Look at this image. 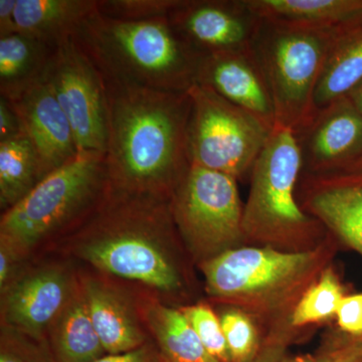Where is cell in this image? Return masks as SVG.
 I'll return each instance as SVG.
<instances>
[{"mask_svg": "<svg viewBox=\"0 0 362 362\" xmlns=\"http://www.w3.org/2000/svg\"><path fill=\"white\" fill-rule=\"evenodd\" d=\"M51 252L127 283L164 303L187 305L188 256L171 199L112 189L95 214Z\"/></svg>", "mask_w": 362, "mask_h": 362, "instance_id": "6da1fadb", "label": "cell"}, {"mask_svg": "<svg viewBox=\"0 0 362 362\" xmlns=\"http://www.w3.org/2000/svg\"><path fill=\"white\" fill-rule=\"evenodd\" d=\"M281 362H317L316 356L311 354H304V356H297L292 357L285 356Z\"/></svg>", "mask_w": 362, "mask_h": 362, "instance_id": "f35d334b", "label": "cell"}, {"mask_svg": "<svg viewBox=\"0 0 362 362\" xmlns=\"http://www.w3.org/2000/svg\"><path fill=\"white\" fill-rule=\"evenodd\" d=\"M74 40L105 80L169 92H187L197 83L201 58L168 18L124 21L97 11Z\"/></svg>", "mask_w": 362, "mask_h": 362, "instance_id": "3957f363", "label": "cell"}, {"mask_svg": "<svg viewBox=\"0 0 362 362\" xmlns=\"http://www.w3.org/2000/svg\"><path fill=\"white\" fill-rule=\"evenodd\" d=\"M94 362H162L160 354L152 340L139 349L124 354H106Z\"/></svg>", "mask_w": 362, "mask_h": 362, "instance_id": "836d02e7", "label": "cell"}, {"mask_svg": "<svg viewBox=\"0 0 362 362\" xmlns=\"http://www.w3.org/2000/svg\"><path fill=\"white\" fill-rule=\"evenodd\" d=\"M195 84L213 90L271 129L275 127L270 90L252 49L202 58Z\"/></svg>", "mask_w": 362, "mask_h": 362, "instance_id": "9a60e30c", "label": "cell"}, {"mask_svg": "<svg viewBox=\"0 0 362 362\" xmlns=\"http://www.w3.org/2000/svg\"><path fill=\"white\" fill-rule=\"evenodd\" d=\"M356 175H361V177H362V171H361V173H356Z\"/></svg>", "mask_w": 362, "mask_h": 362, "instance_id": "60d3db41", "label": "cell"}, {"mask_svg": "<svg viewBox=\"0 0 362 362\" xmlns=\"http://www.w3.org/2000/svg\"><path fill=\"white\" fill-rule=\"evenodd\" d=\"M110 190L106 154L80 152L1 214L0 242L28 259L51 252L89 220Z\"/></svg>", "mask_w": 362, "mask_h": 362, "instance_id": "277c9868", "label": "cell"}, {"mask_svg": "<svg viewBox=\"0 0 362 362\" xmlns=\"http://www.w3.org/2000/svg\"><path fill=\"white\" fill-rule=\"evenodd\" d=\"M47 342L56 362H94L106 356L90 320L81 286L52 324Z\"/></svg>", "mask_w": 362, "mask_h": 362, "instance_id": "44dd1931", "label": "cell"}, {"mask_svg": "<svg viewBox=\"0 0 362 362\" xmlns=\"http://www.w3.org/2000/svg\"><path fill=\"white\" fill-rule=\"evenodd\" d=\"M188 94L192 98L187 127L190 164L238 181L251 177L273 129L204 86H192Z\"/></svg>", "mask_w": 362, "mask_h": 362, "instance_id": "9c48e42d", "label": "cell"}, {"mask_svg": "<svg viewBox=\"0 0 362 362\" xmlns=\"http://www.w3.org/2000/svg\"><path fill=\"white\" fill-rule=\"evenodd\" d=\"M244 209L235 177L190 166L171 199V209L194 263L199 266L246 240Z\"/></svg>", "mask_w": 362, "mask_h": 362, "instance_id": "ba28073f", "label": "cell"}, {"mask_svg": "<svg viewBox=\"0 0 362 362\" xmlns=\"http://www.w3.org/2000/svg\"><path fill=\"white\" fill-rule=\"evenodd\" d=\"M54 49L21 33L0 37V97L16 101L40 81Z\"/></svg>", "mask_w": 362, "mask_h": 362, "instance_id": "7402d4cb", "label": "cell"}, {"mask_svg": "<svg viewBox=\"0 0 362 362\" xmlns=\"http://www.w3.org/2000/svg\"><path fill=\"white\" fill-rule=\"evenodd\" d=\"M338 35L261 18L251 49L270 90L276 125L295 132L315 114L317 84Z\"/></svg>", "mask_w": 362, "mask_h": 362, "instance_id": "52a82bcc", "label": "cell"}, {"mask_svg": "<svg viewBox=\"0 0 362 362\" xmlns=\"http://www.w3.org/2000/svg\"><path fill=\"white\" fill-rule=\"evenodd\" d=\"M104 80L106 161L112 189L173 199L190 164L187 127L192 98Z\"/></svg>", "mask_w": 362, "mask_h": 362, "instance_id": "7a4b0ae2", "label": "cell"}, {"mask_svg": "<svg viewBox=\"0 0 362 362\" xmlns=\"http://www.w3.org/2000/svg\"><path fill=\"white\" fill-rule=\"evenodd\" d=\"M168 21L202 59L251 49L261 18L247 0H178Z\"/></svg>", "mask_w": 362, "mask_h": 362, "instance_id": "7c38bea8", "label": "cell"}, {"mask_svg": "<svg viewBox=\"0 0 362 362\" xmlns=\"http://www.w3.org/2000/svg\"><path fill=\"white\" fill-rule=\"evenodd\" d=\"M44 180L39 159L25 135L0 142V211H8Z\"/></svg>", "mask_w": 362, "mask_h": 362, "instance_id": "cb8c5ba5", "label": "cell"}, {"mask_svg": "<svg viewBox=\"0 0 362 362\" xmlns=\"http://www.w3.org/2000/svg\"><path fill=\"white\" fill-rule=\"evenodd\" d=\"M80 286V265L58 252L30 262L0 293V325L47 340V331Z\"/></svg>", "mask_w": 362, "mask_h": 362, "instance_id": "30bf717a", "label": "cell"}, {"mask_svg": "<svg viewBox=\"0 0 362 362\" xmlns=\"http://www.w3.org/2000/svg\"><path fill=\"white\" fill-rule=\"evenodd\" d=\"M25 134L23 121L13 102L0 97V142L16 139Z\"/></svg>", "mask_w": 362, "mask_h": 362, "instance_id": "1f68e13d", "label": "cell"}, {"mask_svg": "<svg viewBox=\"0 0 362 362\" xmlns=\"http://www.w3.org/2000/svg\"><path fill=\"white\" fill-rule=\"evenodd\" d=\"M338 326L350 337H362V294L344 296L337 312Z\"/></svg>", "mask_w": 362, "mask_h": 362, "instance_id": "f546056e", "label": "cell"}, {"mask_svg": "<svg viewBox=\"0 0 362 362\" xmlns=\"http://www.w3.org/2000/svg\"><path fill=\"white\" fill-rule=\"evenodd\" d=\"M178 0H97L98 13L124 21H144L168 18Z\"/></svg>", "mask_w": 362, "mask_h": 362, "instance_id": "83f0119b", "label": "cell"}, {"mask_svg": "<svg viewBox=\"0 0 362 362\" xmlns=\"http://www.w3.org/2000/svg\"><path fill=\"white\" fill-rule=\"evenodd\" d=\"M343 298L344 293L337 274L331 268L324 269L295 304L290 325L303 327L332 318Z\"/></svg>", "mask_w": 362, "mask_h": 362, "instance_id": "d4e9b609", "label": "cell"}, {"mask_svg": "<svg viewBox=\"0 0 362 362\" xmlns=\"http://www.w3.org/2000/svg\"><path fill=\"white\" fill-rule=\"evenodd\" d=\"M322 250L235 247L199 266L207 296L242 310L269 312L299 300L322 267Z\"/></svg>", "mask_w": 362, "mask_h": 362, "instance_id": "5b68a950", "label": "cell"}, {"mask_svg": "<svg viewBox=\"0 0 362 362\" xmlns=\"http://www.w3.org/2000/svg\"><path fill=\"white\" fill-rule=\"evenodd\" d=\"M291 335L287 330L274 331L259 349L258 356L252 362H281L286 356V349L289 345Z\"/></svg>", "mask_w": 362, "mask_h": 362, "instance_id": "d6a6232c", "label": "cell"}, {"mask_svg": "<svg viewBox=\"0 0 362 362\" xmlns=\"http://www.w3.org/2000/svg\"><path fill=\"white\" fill-rule=\"evenodd\" d=\"M42 80L70 121L78 152H106L107 107L103 77L75 40L52 52Z\"/></svg>", "mask_w": 362, "mask_h": 362, "instance_id": "8fae6325", "label": "cell"}, {"mask_svg": "<svg viewBox=\"0 0 362 362\" xmlns=\"http://www.w3.org/2000/svg\"><path fill=\"white\" fill-rule=\"evenodd\" d=\"M232 362H252L258 356V330L247 312L230 306L218 314Z\"/></svg>", "mask_w": 362, "mask_h": 362, "instance_id": "484cf974", "label": "cell"}, {"mask_svg": "<svg viewBox=\"0 0 362 362\" xmlns=\"http://www.w3.org/2000/svg\"><path fill=\"white\" fill-rule=\"evenodd\" d=\"M140 306L162 362H221L209 354L178 307L143 292Z\"/></svg>", "mask_w": 362, "mask_h": 362, "instance_id": "d6986e66", "label": "cell"}, {"mask_svg": "<svg viewBox=\"0 0 362 362\" xmlns=\"http://www.w3.org/2000/svg\"><path fill=\"white\" fill-rule=\"evenodd\" d=\"M301 206L362 256V177L356 173L303 175Z\"/></svg>", "mask_w": 362, "mask_h": 362, "instance_id": "e0dca14e", "label": "cell"}, {"mask_svg": "<svg viewBox=\"0 0 362 362\" xmlns=\"http://www.w3.org/2000/svg\"><path fill=\"white\" fill-rule=\"evenodd\" d=\"M346 96L349 98L350 101L356 106L357 110L361 112L362 115V80L354 89L350 90Z\"/></svg>", "mask_w": 362, "mask_h": 362, "instance_id": "74e56055", "label": "cell"}, {"mask_svg": "<svg viewBox=\"0 0 362 362\" xmlns=\"http://www.w3.org/2000/svg\"><path fill=\"white\" fill-rule=\"evenodd\" d=\"M334 341L362 361V337H350L345 335V337L337 338Z\"/></svg>", "mask_w": 362, "mask_h": 362, "instance_id": "8d00e7d4", "label": "cell"}, {"mask_svg": "<svg viewBox=\"0 0 362 362\" xmlns=\"http://www.w3.org/2000/svg\"><path fill=\"white\" fill-rule=\"evenodd\" d=\"M259 18L340 33L362 23V0H247Z\"/></svg>", "mask_w": 362, "mask_h": 362, "instance_id": "ffe728a7", "label": "cell"}, {"mask_svg": "<svg viewBox=\"0 0 362 362\" xmlns=\"http://www.w3.org/2000/svg\"><path fill=\"white\" fill-rule=\"evenodd\" d=\"M293 133L301 156V175L346 173L362 157V115L347 96L317 110Z\"/></svg>", "mask_w": 362, "mask_h": 362, "instance_id": "4fadbf2b", "label": "cell"}, {"mask_svg": "<svg viewBox=\"0 0 362 362\" xmlns=\"http://www.w3.org/2000/svg\"><path fill=\"white\" fill-rule=\"evenodd\" d=\"M0 362H56L47 340L0 325Z\"/></svg>", "mask_w": 362, "mask_h": 362, "instance_id": "f1b7e54d", "label": "cell"}, {"mask_svg": "<svg viewBox=\"0 0 362 362\" xmlns=\"http://www.w3.org/2000/svg\"><path fill=\"white\" fill-rule=\"evenodd\" d=\"M32 259L23 258L6 243L0 242V293L20 277Z\"/></svg>", "mask_w": 362, "mask_h": 362, "instance_id": "4dcf8cb0", "label": "cell"}, {"mask_svg": "<svg viewBox=\"0 0 362 362\" xmlns=\"http://www.w3.org/2000/svg\"><path fill=\"white\" fill-rule=\"evenodd\" d=\"M80 286L90 320L107 354L131 351L151 340L143 320L141 291L81 265Z\"/></svg>", "mask_w": 362, "mask_h": 362, "instance_id": "5bb4252c", "label": "cell"}, {"mask_svg": "<svg viewBox=\"0 0 362 362\" xmlns=\"http://www.w3.org/2000/svg\"><path fill=\"white\" fill-rule=\"evenodd\" d=\"M97 11V0H16V33L56 49Z\"/></svg>", "mask_w": 362, "mask_h": 362, "instance_id": "ac0fdd59", "label": "cell"}, {"mask_svg": "<svg viewBox=\"0 0 362 362\" xmlns=\"http://www.w3.org/2000/svg\"><path fill=\"white\" fill-rule=\"evenodd\" d=\"M301 156L294 133L276 125L252 168L244 209L245 238L266 246L304 244L322 223L307 213L297 197Z\"/></svg>", "mask_w": 362, "mask_h": 362, "instance_id": "8992f818", "label": "cell"}, {"mask_svg": "<svg viewBox=\"0 0 362 362\" xmlns=\"http://www.w3.org/2000/svg\"><path fill=\"white\" fill-rule=\"evenodd\" d=\"M317 362H362L358 357L350 354L349 350L342 347L333 340L332 342L316 356Z\"/></svg>", "mask_w": 362, "mask_h": 362, "instance_id": "d590c367", "label": "cell"}, {"mask_svg": "<svg viewBox=\"0 0 362 362\" xmlns=\"http://www.w3.org/2000/svg\"><path fill=\"white\" fill-rule=\"evenodd\" d=\"M26 137L39 159L42 178L80 153L70 121L42 78L16 101Z\"/></svg>", "mask_w": 362, "mask_h": 362, "instance_id": "2e32d148", "label": "cell"}, {"mask_svg": "<svg viewBox=\"0 0 362 362\" xmlns=\"http://www.w3.org/2000/svg\"><path fill=\"white\" fill-rule=\"evenodd\" d=\"M361 171H362V157L361 158H359L358 160H357L356 163H354V165L346 171V173H361Z\"/></svg>", "mask_w": 362, "mask_h": 362, "instance_id": "ab89813d", "label": "cell"}, {"mask_svg": "<svg viewBox=\"0 0 362 362\" xmlns=\"http://www.w3.org/2000/svg\"><path fill=\"white\" fill-rule=\"evenodd\" d=\"M211 356L232 362L218 314L209 304L197 302L178 307Z\"/></svg>", "mask_w": 362, "mask_h": 362, "instance_id": "4316f807", "label": "cell"}, {"mask_svg": "<svg viewBox=\"0 0 362 362\" xmlns=\"http://www.w3.org/2000/svg\"><path fill=\"white\" fill-rule=\"evenodd\" d=\"M16 0H0V37L16 33Z\"/></svg>", "mask_w": 362, "mask_h": 362, "instance_id": "e575fe53", "label": "cell"}, {"mask_svg": "<svg viewBox=\"0 0 362 362\" xmlns=\"http://www.w3.org/2000/svg\"><path fill=\"white\" fill-rule=\"evenodd\" d=\"M362 80V23L337 35L317 84L314 105L322 109L346 96Z\"/></svg>", "mask_w": 362, "mask_h": 362, "instance_id": "603a6c76", "label": "cell"}]
</instances>
